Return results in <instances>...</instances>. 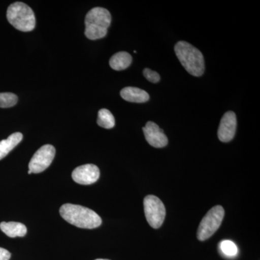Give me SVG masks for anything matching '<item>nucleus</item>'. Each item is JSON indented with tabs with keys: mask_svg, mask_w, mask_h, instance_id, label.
Wrapping results in <instances>:
<instances>
[{
	"mask_svg": "<svg viewBox=\"0 0 260 260\" xmlns=\"http://www.w3.org/2000/svg\"><path fill=\"white\" fill-rule=\"evenodd\" d=\"M59 213L67 222L81 229H95L102 223V218L95 212L81 205H63Z\"/></svg>",
	"mask_w": 260,
	"mask_h": 260,
	"instance_id": "nucleus-1",
	"label": "nucleus"
},
{
	"mask_svg": "<svg viewBox=\"0 0 260 260\" xmlns=\"http://www.w3.org/2000/svg\"><path fill=\"white\" fill-rule=\"evenodd\" d=\"M176 55L189 74L200 77L205 72L204 56L199 49L186 42H179L174 47Z\"/></svg>",
	"mask_w": 260,
	"mask_h": 260,
	"instance_id": "nucleus-2",
	"label": "nucleus"
},
{
	"mask_svg": "<svg viewBox=\"0 0 260 260\" xmlns=\"http://www.w3.org/2000/svg\"><path fill=\"white\" fill-rule=\"evenodd\" d=\"M111 22L112 15L109 10L103 8H93L85 16V37L90 40L105 37Z\"/></svg>",
	"mask_w": 260,
	"mask_h": 260,
	"instance_id": "nucleus-3",
	"label": "nucleus"
},
{
	"mask_svg": "<svg viewBox=\"0 0 260 260\" xmlns=\"http://www.w3.org/2000/svg\"><path fill=\"white\" fill-rule=\"evenodd\" d=\"M7 18L14 28L20 31H31L35 28V15L25 3L17 2L10 5L7 11Z\"/></svg>",
	"mask_w": 260,
	"mask_h": 260,
	"instance_id": "nucleus-4",
	"label": "nucleus"
},
{
	"mask_svg": "<svg viewBox=\"0 0 260 260\" xmlns=\"http://www.w3.org/2000/svg\"><path fill=\"white\" fill-rule=\"evenodd\" d=\"M224 215L225 211L220 205L211 208L200 222L197 234L198 239L203 242L211 237L221 225Z\"/></svg>",
	"mask_w": 260,
	"mask_h": 260,
	"instance_id": "nucleus-5",
	"label": "nucleus"
},
{
	"mask_svg": "<svg viewBox=\"0 0 260 260\" xmlns=\"http://www.w3.org/2000/svg\"><path fill=\"white\" fill-rule=\"evenodd\" d=\"M144 211L147 221L153 229H159L164 223L166 217V208L161 200L154 195L145 197Z\"/></svg>",
	"mask_w": 260,
	"mask_h": 260,
	"instance_id": "nucleus-6",
	"label": "nucleus"
},
{
	"mask_svg": "<svg viewBox=\"0 0 260 260\" xmlns=\"http://www.w3.org/2000/svg\"><path fill=\"white\" fill-rule=\"evenodd\" d=\"M55 153V148L52 145H45L41 147L30 159L28 165L29 171L34 174L44 172L51 165Z\"/></svg>",
	"mask_w": 260,
	"mask_h": 260,
	"instance_id": "nucleus-7",
	"label": "nucleus"
},
{
	"mask_svg": "<svg viewBox=\"0 0 260 260\" xmlns=\"http://www.w3.org/2000/svg\"><path fill=\"white\" fill-rule=\"evenodd\" d=\"M100 177V170L93 164H85L77 167L72 174L73 180L78 184L89 185L98 181Z\"/></svg>",
	"mask_w": 260,
	"mask_h": 260,
	"instance_id": "nucleus-8",
	"label": "nucleus"
},
{
	"mask_svg": "<svg viewBox=\"0 0 260 260\" xmlns=\"http://www.w3.org/2000/svg\"><path fill=\"white\" fill-rule=\"evenodd\" d=\"M237 116L235 113L228 112L222 117L219 125L218 136L223 143H229L234 138L237 129Z\"/></svg>",
	"mask_w": 260,
	"mask_h": 260,
	"instance_id": "nucleus-9",
	"label": "nucleus"
},
{
	"mask_svg": "<svg viewBox=\"0 0 260 260\" xmlns=\"http://www.w3.org/2000/svg\"><path fill=\"white\" fill-rule=\"evenodd\" d=\"M145 140L147 142L156 148H161L167 146L168 138L167 135L164 134L162 129H160L155 123L153 121H148L145 126L143 128Z\"/></svg>",
	"mask_w": 260,
	"mask_h": 260,
	"instance_id": "nucleus-10",
	"label": "nucleus"
},
{
	"mask_svg": "<svg viewBox=\"0 0 260 260\" xmlns=\"http://www.w3.org/2000/svg\"><path fill=\"white\" fill-rule=\"evenodd\" d=\"M120 95L124 100L132 103H145L148 102L150 96L144 90L135 87H126L121 90Z\"/></svg>",
	"mask_w": 260,
	"mask_h": 260,
	"instance_id": "nucleus-11",
	"label": "nucleus"
},
{
	"mask_svg": "<svg viewBox=\"0 0 260 260\" xmlns=\"http://www.w3.org/2000/svg\"><path fill=\"white\" fill-rule=\"evenodd\" d=\"M0 229L8 237L11 238L23 237L27 233L26 226L23 223L17 222H2Z\"/></svg>",
	"mask_w": 260,
	"mask_h": 260,
	"instance_id": "nucleus-12",
	"label": "nucleus"
},
{
	"mask_svg": "<svg viewBox=\"0 0 260 260\" xmlns=\"http://www.w3.org/2000/svg\"><path fill=\"white\" fill-rule=\"evenodd\" d=\"M23 140V135L20 133H13L8 139L0 141V160L6 157L11 150L15 148Z\"/></svg>",
	"mask_w": 260,
	"mask_h": 260,
	"instance_id": "nucleus-13",
	"label": "nucleus"
},
{
	"mask_svg": "<svg viewBox=\"0 0 260 260\" xmlns=\"http://www.w3.org/2000/svg\"><path fill=\"white\" fill-rule=\"evenodd\" d=\"M132 61H133V58L129 53L126 51H120L112 56L109 60V64L113 70L120 71L129 68Z\"/></svg>",
	"mask_w": 260,
	"mask_h": 260,
	"instance_id": "nucleus-14",
	"label": "nucleus"
},
{
	"mask_svg": "<svg viewBox=\"0 0 260 260\" xmlns=\"http://www.w3.org/2000/svg\"><path fill=\"white\" fill-rule=\"evenodd\" d=\"M97 124L105 129H112L115 125V119L110 111L102 109L98 114Z\"/></svg>",
	"mask_w": 260,
	"mask_h": 260,
	"instance_id": "nucleus-15",
	"label": "nucleus"
},
{
	"mask_svg": "<svg viewBox=\"0 0 260 260\" xmlns=\"http://www.w3.org/2000/svg\"><path fill=\"white\" fill-rule=\"evenodd\" d=\"M18 96L12 93H0V108L14 107L18 103Z\"/></svg>",
	"mask_w": 260,
	"mask_h": 260,
	"instance_id": "nucleus-16",
	"label": "nucleus"
},
{
	"mask_svg": "<svg viewBox=\"0 0 260 260\" xmlns=\"http://www.w3.org/2000/svg\"><path fill=\"white\" fill-rule=\"evenodd\" d=\"M220 248L222 252L228 256H234L237 254V246L232 241L224 240L220 242Z\"/></svg>",
	"mask_w": 260,
	"mask_h": 260,
	"instance_id": "nucleus-17",
	"label": "nucleus"
},
{
	"mask_svg": "<svg viewBox=\"0 0 260 260\" xmlns=\"http://www.w3.org/2000/svg\"><path fill=\"white\" fill-rule=\"evenodd\" d=\"M143 75H144L145 78H146L148 81L151 82V83H156L160 81V75L156 72L153 71V70L148 69V68H145L143 70Z\"/></svg>",
	"mask_w": 260,
	"mask_h": 260,
	"instance_id": "nucleus-18",
	"label": "nucleus"
},
{
	"mask_svg": "<svg viewBox=\"0 0 260 260\" xmlns=\"http://www.w3.org/2000/svg\"><path fill=\"white\" fill-rule=\"evenodd\" d=\"M10 256H11V254L9 251L0 247V260H9Z\"/></svg>",
	"mask_w": 260,
	"mask_h": 260,
	"instance_id": "nucleus-19",
	"label": "nucleus"
},
{
	"mask_svg": "<svg viewBox=\"0 0 260 260\" xmlns=\"http://www.w3.org/2000/svg\"><path fill=\"white\" fill-rule=\"evenodd\" d=\"M95 260H109V259H98Z\"/></svg>",
	"mask_w": 260,
	"mask_h": 260,
	"instance_id": "nucleus-20",
	"label": "nucleus"
},
{
	"mask_svg": "<svg viewBox=\"0 0 260 260\" xmlns=\"http://www.w3.org/2000/svg\"><path fill=\"white\" fill-rule=\"evenodd\" d=\"M28 174H32L31 172H30V171H28Z\"/></svg>",
	"mask_w": 260,
	"mask_h": 260,
	"instance_id": "nucleus-21",
	"label": "nucleus"
}]
</instances>
